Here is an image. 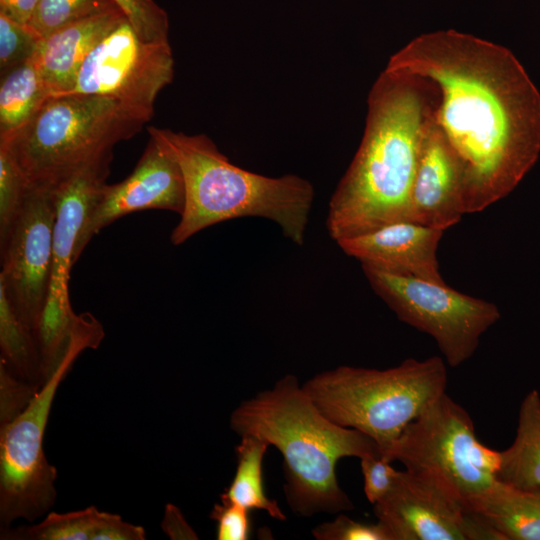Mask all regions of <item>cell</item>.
Segmentation results:
<instances>
[{
	"label": "cell",
	"instance_id": "cb8c5ba5",
	"mask_svg": "<svg viewBox=\"0 0 540 540\" xmlns=\"http://www.w3.org/2000/svg\"><path fill=\"white\" fill-rule=\"evenodd\" d=\"M116 9L112 0H39L29 27L44 39L64 26Z\"/></svg>",
	"mask_w": 540,
	"mask_h": 540
},
{
	"label": "cell",
	"instance_id": "d6986e66",
	"mask_svg": "<svg viewBox=\"0 0 540 540\" xmlns=\"http://www.w3.org/2000/svg\"><path fill=\"white\" fill-rule=\"evenodd\" d=\"M497 480L518 489L540 492V394L522 400L513 443L500 451Z\"/></svg>",
	"mask_w": 540,
	"mask_h": 540
},
{
	"label": "cell",
	"instance_id": "7c38bea8",
	"mask_svg": "<svg viewBox=\"0 0 540 540\" xmlns=\"http://www.w3.org/2000/svg\"><path fill=\"white\" fill-rule=\"evenodd\" d=\"M55 219L54 186L28 185L19 215L0 243V288L34 335L48 298Z\"/></svg>",
	"mask_w": 540,
	"mask_h": 540
},
{
	"label": "cell",
	"instance_id": "5b68a950",
	"mask_svg": "<svg viewBox=\"0 0 540 540\" xmlns=\"http://www.w3.org/2000/svg\"><path fill=\"white\" fill-rule=\"evenodd\" d=\"M146 122L104 96L48 97L14 132L0 136L28 185L55 186L141 131Z\"/></svg>",
	"mask_w": 540,
	"mask_h": 540
},
{
	"label": "cell",
	"instance_id": "44dd1931",
	"mask_svg": "<svg viewBox=\"0 0 540 540\" xmlns=\"http://www.w3.org/2000/svg\"><path fill=\"white\" fill-rule=\"evenodd\" d=\"M50 96L34 57L2 75L0 136L24 125Z\"/></svg>",
	"mask_w": 540,
	"mask_h": 540
},
{
	"label": "cell",
	"instance_id": "83f0119b",
	"mask_svg": "<svg viewBox=\"0 0 540 540\" xmlns=\"http://www.w3.org/2000/svg\"><path fill=\"white\" fill-rule=\"evenodd\" d=\"M312 535L317 540H392L386 527L379 521L361 522L342 513L314 527Z\"/></svg>",
	"mask_w": 540,
	"mask_h": 540
},
{
	"label": "cell",
	"instance_id": "484cf974",
	"mask_svg": "<svg viewBox=\"0 0 540 540\" xmlns=\"http://www.w3.org/2000/svg\"><path fill=\"white\" fill-rule=\"evenodd\" d=\"M42 38L29 26L17 23L0 13L1 76L33 58Z\"/></svg>",
	"mask_w": 540,
	"mask_h": 540
},
{
	"label": "cell",
	"instance_id": "ba28073f",
	"mask_svg": "<svg viewBox=\"0 0 540 540\" xmlns=\"http://www.w3.org/2000/svg\"><path fill=\"white\" fill-rule=\"evenodd\" d=\"M470 504L497 481L500 451L482 444L469 413L443 393L382 453Z\"/></svg>",
	"mask_w": 540,
	"mask_h": 540
},
{
	"label": "cell",
	"instance_id": "8fae6325",
	"mask_svg": "<svg viewBox=\"0 0 540 540\" xmlns=\"http://www.w3.org/2000/svg\"><path fill=\"white\" fill-rule=\"evenodd\" d=\"M173 78L169 41H143L124 20L91 51L65 94L112 98L147 123L159 92Z\"/></svg>",
	"mask_w": 540,
	"mask_h": 540
},
{
	"label": "cell",
	"instance_id": "f546056e",
	"mask_svg": "<svg viewBox=\"0 0 540 540\" xmlns=\"http://www.w3.org/2000/svg\"><path fill=\"white\" fill-rule=\"evenodd\" d=\"M39 388L20 380L0 362V424L4 425L20 414Z\"/></svg>",
	"mask_w": 540,
	"mask_h": 540
},
{
	"label": "cell",
	"instance_id": "836d02e7",
	"mask_svg": "<svg viewBox=\"0 0 540 540\" xmlns=\"http://www.w3.org/2000/svg\"><path fill=\"white\" fill-rule=\"evenodd\" d=\"M39 0H0V13L22 25L29 26Z\"/></svg>",
	"mask_w": 540,
	"mask_h": 540
},
{
	"label": "cell",
	"instance_id": "4dcf8cb0",
	"mask_svg": "<svg viewBox=\"0 0 540 540\" xmlns=\"http://www.w3.org/2000/svg\"><path fill=\"white\" fill-rule=\"evenodd\" d=\"M248 509L233 504L216 503L210 518L217 523V540H247L250 535V516Z\"/></svg>",
	"mask_w": 540,
	"mask_h": 540
},
{
	"label": "cell",
	"instance_id": "30bf717a",
	"mask_svg": "<svg viewBox=\"0 0 540 540\" xmlns=\"http://www.w3.org/2000/svg\"><path fill=\"white\" fill-rule=\"evenodd\" d=\"M361 266L376 295L400 321L433 337L450 367L469 360L481 336L500 319L496 304L458 292L445 283Z\"/></svg>",
	"mask_w": 540,
	"mask_h": 540
},
{
	"label": "cell",
	"instance_id": "5bb4252c",
	"mask_svg": "<svg viewBox=\"0 0 540 540\" xmlns=\"http://www.w3.org/2000/svg\"><path fill=\"white\" fill-rule=\"evenodd\" d=\"M132 173L116 184H105L78 239L76 260L90 240L115 220L132 212L161 209L182 214L185 182L168 145L153 131Z\"/></svg>",
	"mask_w": 540,
	"mask_h": 540
},
{
	"label": "cell",
	"instance_id": "277c9868",
	"mask_svg": "<svg viewBox=\"0 0 540 540\" xmlns=\"http://www.w3.org/2000/svg\"><path fill=\"white\" fill-rule=\"evenodd\" d=\"M148 129L168 145L184 176L185 207L170 236L174 246L212 225L242 217L269 219L285 238L303 246L314 200L310 181L296 174L269 177L245 170L205 134Z\"/></svg>",
	"mask_w": 540,
	"mask_h": 540
},
{
	"label": "cell",
	"instance_id": "d4e9b609",
	"mask_svg": "<svg viewBox=\"0 0 540 540\" xmlns=\"http://www.w3.org/2000/svg\"><path fill=\"white\" fill-rule=\"evenodd\" d=\"M28 183L10 153L0 146V243L23 206Z\"/></svg>",
	"mask_w": 540,
	"mask_h": 540
},
{
	"label": "cell",
	"instance_id": "603a6c76",
	"mask_svg": "<svg viewBox=\"0 0 540 540\" xmlns=\"http://www.w3.org/2000/svg\"><path fill=\"white\" fill-rule=\"evenodd\" d=\"M99 513L95 506L64 513L49 512L36 524L1 529V539L92 540Z\"/></svg>",
	"mask_w": 540,
	"mask_h": 540
},
{
	"label": "cell",
	"instance_id": "9c48e42d",
	"mask_svg": "<svg viewBox=\"0 0 540 540\" xmlns=\"http://www.w3.org/2000/svg\"><path fill=\"white\" fill-rule=\"evenodd\" d=\"M111 160L112 153L106 154L54 186L56 219L50 285L35 335L44 382L66 357L82 320V314H75L70 303V271L77 262L76 247L80 234L106 184Z\"/></svg>",
	"mask_w": 540,
	"mask_h": 540
},
{
	"label": "cell",
	"instance_id": "9a60e30c",
	"mask_svg": "<svg viewBox=\"0 0 540 540\" xmlns=\"http://www.w3.org/2000/svg\"><path fill=\"white\" fill-rule=\"evenodd\" d=\"M445 230L403 221L338 240L339 248L361 265L445 283L437 260V249Z\"/></svg>",
	"mask_w": 540,
	"mask_h": 540
},
{
	"label": "cell",
	"instance_id": "8992f818",
	"mask_svg": "<svg viewBox=\"0 0 540 540\" xmlns=\"http://www.w3.org/2000/svg\"><path fill=\"white\" fill-rule=\"evenodd\" d=\"M445 361L405 359L385 370L339 366L302 384L318 409L335 424L371 437L381 454L405 427L446 392Z\"/></svg>",
	"mask_w": 540,
	"mask_h": 540
},
{
	"label": "cell",
	"instance_id": "e0dca14e",
	"mask_svg": "<svg viewBox=\"0 0 540 540\" xmlns=\"http://www.w3.org/2000/svg\"><path fill=\"white\" fill-rule=\"evenodd\" d=\"M124 20L116 9L64 26L42 39L34 60L51 96L73 88L88 55Z\"/></svg>",
	"mask_w": 540,
	"mask_h": 540
},
{
	"label": "cell",
	"instance_id": "4fadbf2b",
	"mask_svg": "<svg viewBox=\"0 0 540 540\" xmlns=\"http://www.w3.org/2000/svg\"><path fill=\"white\" fill-rule=\"evenodd\" d=\"M392 540H502L477 513L433 480L400 471L391 491L373 505Z\"/></svg>",
	"mask_w": 540,
	"mask_h": 540
},
{
	"label": "cell",
	"instance_id": "f1b7e54d",
	"mask_svg": "<svg viewBox=\"0 0 540 540\" xmlns=\"http://www.w3.org/2000/svg\"><path fill=\"white\" fill-rule=\"evenodd\" d=\"M367 500L374 505L384 498L395 485L400 471L394 469L392 462L385 459L381 452H374L360 458Z\"/></svg>",
	"mask_w": 540,
	"mask_h": 540
},
{
	"label": "cell",
	"instance_id": "3957f363",
	"mask_svg": "<svg viewBox=\"0 0 540 540\" xmlns=\"http://www.w3.org/2000/svg\"><path fill=\"white\" fill-rule=\"evenodd\" d=\"M229 424L240 437H257L280 452L285 498L290 509L304 517L352 510V501L338 483L337 463L381 452L368 435L328 419L294 375L242 401Z\"/></svg>",
	"mask_w": 540,
	"mask_h": 540
},
{
	"label": "cell",
	"instance_id": "ffe728a7",
	"mask_svg": "<svg viewBox=\"0 0 540 540\" xmlns=\"http://www.w3.org/2000/svg\"><path fill=\"white\" fill-rule=\"evenodd\" d=\"M269 444L254 436H242L235 447L237 466L230 485L220 501L248 510H263L272 518L285 521L286 515L275 500L267 497L263 485V459Z\"/></svg>",
	"mask_w": 540,
	"mask_h": 540
},
{
	"label": "cell",
	"instance_id": "7a4b0ae2",
	"mask_svg": "<svg viewBox=\"0 0 540 540\" xmlns=\"http://www.w3.org/2000/svg\"><path fill=\"white\" fill-rule=\"evenodd\" d=\"M367 100L361 143L328 205L325 224L335 242L413 222V183L436 88L425 78L385 68Z\"/></svg>",
	"mask_w": 540,
	"mask_h": 540
},
{
	"label": "cell",
	"instance_id": "7402d4cb",
	"mask_svg": "<svg viewBox=\"0 0 540 540\" xmlns=\"http://www.w3.org/2000/svg\"><path fill=\"white\" fill-rule=\"evenodd\" d=\"M0 349V362L14 376L37 387L44 384L35 335L17 317L1 288Z\"/></svg>",
	"mask_w": 540,
	"mask_h": 540
},
{
	"label": "cell",
	"instance_id": "d6a6232c",
	"mask_svg": "<svg viewBox=\"0 0 540 540\" xmlns=\"http://www.w3.org/2000/svg\"><path fill=\"white\" fill-rule=\"evenodd\" d=\"M162 529L171 539H198L196 532L187 523L181 511L173 504L166 506Z\"/></svg>",
	"mask_w": 540,
	"mask_h": 540
},
{
	"label": "cell",
	"instance_id": "2e32d148",
	"mask_svg": "<svg viewBox=\"0 0 540 540\" xmlns=\"http://www.w3.org/2000/svg\"><path fill=\"white\" fill-rule=\"evenodd\" d=\"M463 191L460 161L432 114L423 134L413 183V222L446 231L465 214Z\"/></svg>",
	"mask_w": 540,
	"mask_h": 540
},
{
	"label": "cell",
	"instance_id": "1f68e13d",
	"mask_svg": "<svg viewBox=\"0 0 540 540\" xmlns=\"http://www.w3.org/2000/svg\"><path fill=\"white\" fill-rule=\"evenodd\" d=\"M145 529L124 521L120 515L100 511L92 540H144Z\"/></svg>",
	"mask_w": 540,
	"mask_h": 540
},
{
	"label": "cell",
	"instance_id": "6da1fadb",
	"mask_svg": "<svg viewBox=\"0 0 540 540\" xmlns=\"http://www.w3.org/2000/svg\"><path fill=\"white\" fill-rule=\"evenodd\" d=\"M386 69L429 80L433 118L464 178L465 214L511 193L540 153V94L507 48L453 29L417 36Z\"/></svg>",
	"mask_w": 540,
	"mask_h": 540
},
{
	"label": "cell",
	"instance_id": "4316f807",
	"mask_svg": "<svg viewBox=\"0 0 540 540\" xmlns=\"http://www.w3.org/2000/svg\"><path fill=\"white\" fill-rule=\"evenodd\" d=\"M112 1L143 41H168V15L154 0Z\"/></svg>",
	"mask_w": 540,
	"mask_h": 540
},
{
	"label": "cell",
	"instance_id": "52a82bcc",
	"mask_svg": "<svg viewBox=\"0 0 540 540\" xmlns=\"http://www.w3.org/2000/svg\"><path fill=\"white\" fill-rule=\"evenodd\" d=\"M102 325L89 321L77 330L57 370L39 388L26 408L0 432V523L7 528L17 519L33 522L53 507L57 470L44 452V435L51 406L61 382L77 357L97 348Z\"/></svg>",
	"mask_w": 540,
	"mask_h": 540
},
{
	"label": "cell",
	"instance_id": "ac0fdd59",
	"mask_svg": "<svg viewBox=\"0 0 540 540\" xmlns=\"http://www.w3.org/2000/svg\"><path fill=\"white\" fill-rule=\"evenodd\" d=\"M469 510L499 533L502 540H540V492L496 481Z\"/></svg>",
	"mask_w": 540,
	"mask_h": 540
}]
</instances>
